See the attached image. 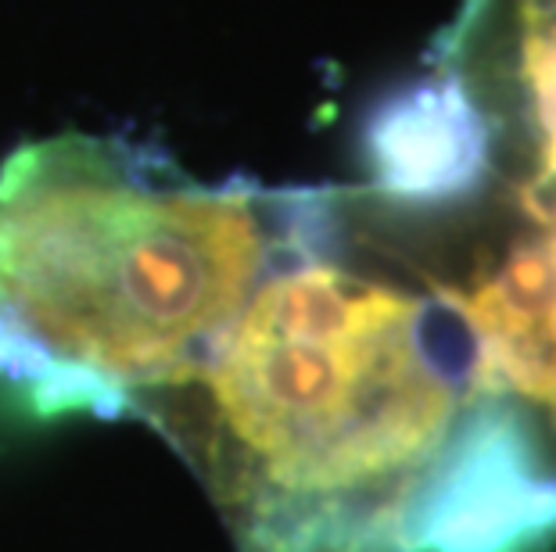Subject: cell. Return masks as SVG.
<instances>
[{"mask_svg":"<svg viewBox=\"0 0 556 552\" xmlns=\"http://www.w3.org/2000/svg\"><path fill=\"white\" fill-rule=\"evenodd\" d=\"M478 398L445 298L291 248L205 373L151 416L187 445L255 552H413Z\"/></svg>","mask_w":556,"mask_h":552,"instance_id":"6da1fadb","label":"cell"},{"mask_svg":"<svg viewBox=\"0 0 556 552\" xmlns=\"http://www.w3.org/2000/svg\"><path fill=\"white\" fill-rule=\"evenodd\" d=\"M324 205L198 183L148 147L58 133L0 162V381L43 413L187 391Z\"/></svg>","mask_w":556,"mask_h":552,"instance_id":"7a4b0ae2","label":"cell"},{"mask_svg":"<svg viewBox=\"0 0 556 552\" xmlns=\"http://www.w3.org/2000/svg\"><path fill=\"white\" fill-rule=\"evenodd\" d=\"M363 162L384 202H467L492 176L495 119L459 68H438L377 101L363 129Z\"/></svg>","mask_w":556,"mask_h":552,"instance_id":"3957f363","label":"cell"},{"mask_svg":"<svg viewBox=\"0 0 556 552\" xmlns=\"http://www.w3.org/2000/svg\"><path fill=\"white\" fill-rule=\"evenodd\" d=\"M517 79L535 137V180L520 205L535 222H556V4L525 0L517 33Z\"/></svg>","mask_w":556,"mask_h":552,"instance_id":"277c9868","label":"cell"}]
</instances>
